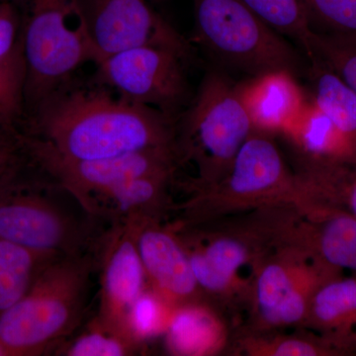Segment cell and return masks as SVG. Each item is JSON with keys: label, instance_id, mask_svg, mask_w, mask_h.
Instances as JSON below:
<instances>
[{"label": "cell", "instance_id": "14", "mask_svg": "<svg viewBox=\"0 0 356 356\" xmlns=\"http://www.w3.org/2000/svg\"><path fill=\"white\" fill-rule=\"evenodd\" d=\"M303 227V250L318 264L356 273V217L327 206H311Z\"/></svg>", "mask_w": 356, "mask_h": 356}, {"label": "cell", "instance_id": "4", "mask_svg": "<svg viewBox=\"0 0 356 356\" xmlns=\"http://www.w3.org/2000/svg\"><path fill=\"white\" fill-rule=\"evenodd\" d=\"M21 44L27 111L64 88L79 67L96 63L83 0H31Z\"/></svg>", "mask_w": 356, "mask_h": 356}, {"label": "cell", "instance_id": "7", "mask_svg": "<svg viewBox=\"0 0 356 356\" xmlns=\"http://www.w3.org/2000/svg\"><path fill=\"white\" fill-rule=\"evenodd\" d=\"M184 60L168 49L142 47L115 54L96 65L100 81L117 95L175 119L188 92Z\"/></svg>", "mask_w": 356, "mask_h": 356}, {"label": "cell", "instance_id": "8", "mask_svg": "<svg viewBox=\"0 0 356 356\" xmlns=\"http://www.w3.org/2000/svg\"><path fill=\"white\" fill-rule=\"evenodd\" d=\"M86 10L95 65L115 54L142 47L168 49L185 58L191 56L188 42L144 0H91Z\"/></svg>", "mask_w": 356, "mask_h": 356}, {"label": "cell", "instance_id": "23", "mask_svg": "<svg viewBox=\"0 0 356 356\" xmlns=\"http://www.w3.org/2000/svg\"><path fill=\"white\" fill-rule=\"evenodd\" d=\"M282 36L294 40L307 57L313 54L315 30L301 0H241Z\"/></svg>", "mask_w": 356, "mask_h": 356}, {"label": "cell", "instance_id": "6", "mask_svg": "<svg viewBox=\"0 0 356 356\" xmlns=\"http://www.w3.org/2000/svg\"><path fill=\"white\" fill-rule=\"evenodd\" d=\"M193 1L196 42L218 63L250 77L298 72V53L241 0Z\"/></svg>", "mask_w": 356, "mask_h": 356}, {"label": "cell", "instance_id": "9", "mask_svg": "<svg viewBox=\"0 0 356 356\" xmlns=\"http://www.w3.org/2000/svg\"><path fill=\"white\" fill-rule=\"evenodd\" d=\"M339 274L343 273L318 264L306 252L303 259L287 254L267 261L255 280L259 318L273 327L306 322L314 293L325 280Z\"/></svg>", "mask_w": 356, "mask_h": 356}, {"label": "cell", "instance_id": "32", "mask_svg": "<svg viewBox=\"0 0 356 356\" xmlns=\"http://www.w3.org/2000/svg\"><path fill=\"white\" fill-rule=\"evenodd\" d=\"M0 2H11V0H0Z\"/></svg>", "mask_w": 356, "mask_h": 356}, {"label": "cell", "instance_id": "17", "mask_svg": "<svg viewBox=\"0 0 356 356\" xmlns=\"http://www.w3.org/2000/svg\"><path fill=\"white\" fill-rule=\"evenodd\" d=\"M306 323L322 336L356 346V276L339 274L323 282L312 297Z\"/></svg>", "mask_w": 356, "mask_h": 356}, {"label": "cell", "instance_id": "27", "mask_svg": "<svg viewBox=\"0 0 356 356\" xmlns=\"http://www.w3.org/2000/svg\"><path fill=\"white\" fill-rule=\"evenodd\" d=\"M173 311L172 306L147 288L129 315L131 331L138 341L144 343L149 337L166 331Z\"/></svg>", "mask_w": 356, "mask_h": 356}, {"label": "cell", "instance_id": "22", "mask_svg": "<svg viewBox=\"0 0 356 356\" xmlns=\"http://www.w3.org/2000/svg\"><path fill=\"white\" fill-rule=\"evenodd\" d=\"M142 346L132 334L95 316L79 336L58 346L55 353L67 356H128L136 355Z\"/></svg>", "mask_w": 356, "mask_h": 356}, {"label": "cell", "instance_id": "5", "mask_svg": "<svg viewBox=\"0 0 356 356\" xmlns=\"http://www.w3.org/2000/svg\"><path fill=\"white\" fill-rule=\"evenodd\" d=\"M252 132L236 86L219 70L208 72L177 132L180 163L197 168L194 186L217 184Z\"/></svg>", "mask_w": 356, "mask_h": 356}, {"label": "cell", "instance_id": "13", "mask_svg": "<svg viewBox=\"0 0 356 356\" xmlns=\"http://www.w3.org/2000/svg\"><path fill=\"white\" fill-rule=\"evenodd\" d=\"M238 96L255 132H286L308 100L288 70L250 77L236 86Z\"/></svg>", "mask_w": 356, "mask_h": 356}, {"label": "cell", "instance_id": "29", "mask_svg": "<svg viewBox=\"0 0 356 356\" xmlns=\"http://www.w3.org/2000/svg\"><path fill=\"white\" fill-rule=\"evenodd\" d=\"M22 26L11 2H0V60L10 55L20 43Z\"/></svg>", "mask_w": 356, "mask_h": 356}, {"label": "cell", "instance_id": "24", "mask_svg": "<svg viewBox=\"0 0 356 356\" xmlns=\"http://www.w3.org/2000/svg\"><path fill=\"white\" fill-rule=\"evenodd\" d=\"M27 70L22 44L0 60V131L19 130L26 117Z\"/></svg>", "mask_w": 356, "mask_h": 356}, {"label": "cell", "instance_id": "20", "mask_svg": "<svg viewBox=\"0 0 356 356\" xmlns=\"http://www.w3.org/2000/svg\"><path fill=\"white\" fill-rule=\"evenodd\" d=\"M57 257L0 240V317L24 296L42 269Z\"/></svg>", "mask_w": 356, "mask_h": 356}, {"label": "cell", "instance_id": "12", "mask_svg": "<svg viewBox=\"0 0 356 356\" xmlns=\"http://www.w3.org/2000/svg\"><path fill=\"white\" fill-rule=\"evenodd\" d=\"M132 224L149 289L173 309L200 302L202 292L179 236L159 220Z\"/></svg>", "mask_w": 356, "mask_h": 356}, {"label": "cell", "instance_id": "18", "mask_svg": "<svg viewBox=\"0 0 356 356\" xmlns=\"http://www.w3.org/2000/svg\"><path fill=\"white\" fill-rule=\"evenodd\" d=\"M165 332L168 350L177 355H213L226 337L219 318L200 302L175 309Z\"/></svg>", "mask_w": 356, "mask_h": 356}, {"label": "cell", "instance_id": "3", "mask_svg": "<svg viewBox=\"0 0 356 356\" xmlns=\"http://www.w3.org/2000/svg\"><path fill=\"white\" fill-rule=\"evenodd\" d=\"M97 252L51 259L24 296L0 317V339L11 356L56 351L79 329L91 276L97 273Z\"/></svg>", "mask_w": 356, "mask_h": 356}, {"label": "cell", "instance_id": "31", "mask_svg": "<svg viewBox=\"0 0 356 356\" xmlns=\"http://www.w3.org/2000/svg\"><path fill=\"white\" fill-rule=\"evenodd\" d=\"M4 134H6L4 131H0V145H1L2 140H3Z\"/></svg>", "mask_w": 356, "mask_h": 356}, {"label": "cell", "instance_id": "1", "mask_svg": "<svg viewBox=\"0 0 356 356\" xmlns=\"http://www.w3.org/2000/svg\"><path fill=\"white\" fill-rule=\"evenodd\" d=\"M175 119L108 91L60 88L31 110L19 132L51 153L99 161L177 147Z\"/></svg>", "mask_w": 356, "mask_h": 356}, {"label": "cell", "instance_id": "16", "mask_svg": "<svg viewBox=\"0 0 356 356\" xmlns=\"http://www.w3.org/2000/svg\"><path fill=\"white\" fill-rule=\"evenodd\" d=\"M181 242L201 292L222 294L228 291L238 280L240 269L250 259V248L234 236H218L206 245Z\"/></svg>", "mask_w": 356, "mask_h": 356}, {"label": "cell", "instance_id": "28", "mask_svg": "<svg viewBox=\"0 0 356 356\" xmlns=\"http://www.w3.org/2000/svg\"><path fill=\"white\" fill-rule=\"evenodd\" d=\"M312 27L322 25L325 33L356 35V0H301ZM314 29V28H313Z\"/></svg>", "mask_w": 356, "mask_h": 356}, {"label": "cell", "instance_id": "26", "mask_svg": "<svg viewBox=\"0 0 356 356\" xmlns=\"http://www.w3.org/2000/svg\"><path fill=\"white\" fill-rule=\"evenodd\" d=\"M252 355L274 356L343 355L356 353L353 344L322 336L318 339H284L250 344Z\"/></svg>", "mask_w": 356, "mask_h": 356}, {"label": "cell", "instance_id": "15", "mask_svg": "<svg viewBox=\"0 0 356 356\" xmlns=\"http://www.w3.org/2000/svg\"><path fill=\"white\" fill-rule=\"evenodd\" d=\"M306 159V165H355L350 139L312 99L284 133Z\"/></svg>", "mask_w": 356, "mask_h": 356}, {"label": "cell", "instance_id": "2", "mask_svg": "<svg viewBox=\"0 0 356 356\" xmlns=\"http://www.w3.org/2000/svg\"><path fill=\"white\" fill-rule=\"evenodd\" d=\"M28 158L16 136L0 149V240L51 255L97 252L108 222L92 216Z\"/></svg>", "mask_w": 356, "mask_h": 356}, {"label": "cell", "instance_id": "30", "mask_svg": "<svg viewBox=\"0 0 356 356\" xmlns=\"http://www.w3.org/2000/svg\"><path fill=\"white\" fill-rule=\"evenodd\" d=\"M0 356H11L10 351H9L8 348L6 344L3 343V341L0 339Z\"/></svg>", "mask_w": 356, "mask_h": 356}, {"label": "cell", "instance_id": "21", "mask_svg": "<svg viewBox=\"0 0 356 356\" xmlns=\"http://www.w3.org/2000/svg\"><path fill=\"white\" fill-rule=\"evenodd\" d=\"M302 178L313 205L339 208L356 217V163L306 166Z\"/></svg>", "mask_w": 356, "mask_h": 356}, {"label": "cell", "instance_id": "11", "mask_svg": "<svg viewBox=\"0 0 356 356\" xmlns=\"http://www.w3.org/2000/svg\"><path fill=\"white\" fill-rule=\"evenodd\" d=\"M203 198L262 202L301 193L300 178L290 175L280 149L267 134L252 132L217 184L201 189Z\"/></svg>", "mask_w": 356, "mask_h": 356}, {"label": "cell", "instance_id": "25", "mask_svg": "<svg viewBox=\"0 0 356 356\" xmlns=\"http://www.w3.org/2000/svg\"><path fill=\"white\" fill-rule=\"evenodd\" d=\"M331 67L356 93V35L316 32L313 55Z\"/></svg>", "mask_w": 356, "mask_h": 356}, {"label": "cell", "instance_id": "10", "mask_svg": "<svg viewBox=\"0 0 356 356\" xmlns=\"http://www.w3.org/2000/svg\"><path fill=\"white\" fill-rule=\"evenodd\" d=\"M97 271L100 288L96 317L135 337L129 315L149 285L132 222L109 225L98 247Z\"/></svg>", "mask_w": 356, "mask_h": 356}, {"label": "cell", "instance_id": "19", "mask_svg": "<svg viewBox=\"0 0 356 356\" xmlns=\"http://www.w3.org/2000/svg\"><path fill=\"white\" fill-rule=\"evenodd\" d=\"M309 60V76L313 84L312 102L334 122L356 149V93L320 58Z\"/></svg>", "mask_w": 356, "mask_h": 356}]
</instances>
